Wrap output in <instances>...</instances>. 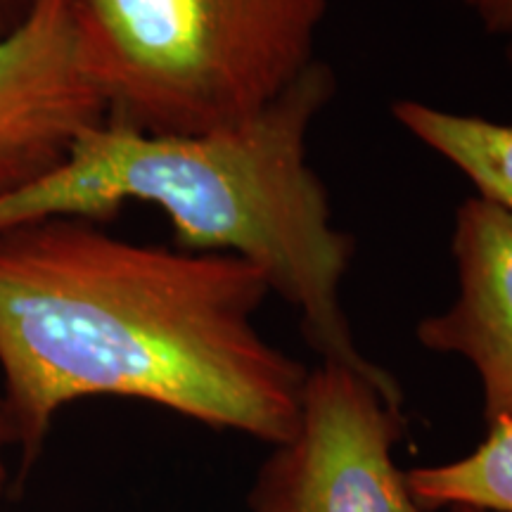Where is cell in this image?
<instances>
[{"label": "cell", "mask_w": 512, "mask_h": 512, "mask_svg": "<svg viewBox=\"0 0 512 512\" xmlns=\"http://www.w3.org/2000/svg\"><path fill=\"white\" fill-rule=\"evenodd\" d=\"M451 512H482V510H472V508H453Z\"/></svg>", "instance_id": "4fadbf2b"}, {"label": "cell", "mask_w": 512, "mask_h": 512, "mask_svg": "<svg viewBox=\"0 0 512 512\" xmlns=\"http://www.w3.org/2000/svg\"><path fill=\"white\" fill-rule=\"evenodd\" d=\"M12 451H17V432L15 425H12V415L8 408V401H5L3 387H0V494L8 489L12 467H10V456Z\"/></svg>", "instance_id": "30bf717a"}, {"label": "cell", "mask_w": 512, "mask_h": 512, "mask_svg": "<svg viewBox=\"0 0 512 512\" xmlns=\"http://www.w3.org/2000/svg\"><path fill=\"white\" fill-rule=\"evenodd\" d=\"M5 3H10L12 8H15L19 15H24V12H27V5H29V0H5Z\"/></svg>", "instance_id": "7c38bea8"}, {"label": "cell", "mask_w": 512, "mask_h": 512, "mask_svg": "<svg viewBox=\"0 0 512 512\" xmlns=\"http://www.w3.org/2000/svg\"><path fill=\"white\" fill-rule=\"evenodd\" d=\"M268 294L240 256L138 245L93 221L0 233V377L24 465L91 396L290 441L309 370L256 328Z\"/></svg>", "instance_id": "6da1fadb"}, {"label": "cell", "mask_w": 512, "mask_h": 512, "mask_svg": "<svg viewBox=\"0 0 512 512\" xmlns=\"http://www.w3.org/2000/svg\"><path fill=\"white\" fill-rule=\"evenodd\" d=\"M392 117L408 136L458 169L475 185L477 197L512 214V124L411 98L392 102Z\"/></svg>", "instance_id": "52a82bcc"}, {"label": "cell", "mask_w": 512, "mask_h": 512, "mask_svg": "<svg viewBox=\"0 0 512 512\" xmlns=\"http://www.w3.org/2000/svg\"><path fill=\"white\" fill-rule=\"evenodd\" d=\"M107 121L81 57L74 0H29L0 38V200L62 164L74 140Z\"/></svg>", "instance_id": "5b68a950"}, {"label": "cell", "mask_w": 512, "mask_h": 512, "mask_svg": "<svg viewBox=\"0 0 512 512\" xmlns=\"http://www.w3.org/2000/svg\"><path fill=\"white\" fill-rule=\"evenodd\" d=\"M22 19V15L12 8L10 3H5V0H0V38H5L10 34L12 29H15V24Z\"/></svg>", "instance_id": "8fae6325"}, {"label": "cell", "mask_w": 512, "mask_h": 512, "mask_svg": "<svg viewBox=\"0 0 512 512\" xmlns=\"http://www.w3.org/2000/svg\"><path fill=\"white\" fill-rule=\"evenodd\" d=\"M337 91L316 60L259 114L219 131L157 136L121 124L88 128L50 174L0 200V233L46 219L107 221L128 202L155 204L185 252H223L259 268L294 306L323 361L387 370L356 347L342 309L354 238L335 226L309 136Z\"/></svg>", "instance_id": "7a4b0ae2"}, {"label": "cell", "mask_w": 512, "mask_h": 512, "mask_svg": "<svg viewBox=\"0 0 512 512\" xmlns=\"http://www.w3.org/2000/svg\"><path fill=\"white\" fill-rule=\"evenodd\" d=\"M486 36L501 43L503 57L512 69V0H458Z\"/></svg>", "instance_id": "9c48e42d"}, {"label": "cell", "mask_w": 512, "mask_h": 512, "mask_svg": "<svg viewBox=\"0 0 512 512\" xmlns=\"http://www.w3.org/2000/svg\"><path fill=\"white\" fill-rule=\"evenodd\" d=\"M456 297L425 316L415 337L434 354L460 356L482 387L486 425L512 418V214L470 197L458 204L451 233Z\"/></svg>", "instance_id": "8992f818"}, {"label": "cell", "mask_w": 512, "mask_h": 512, "mask_svg": "<svg viewBox=\"0 0 512 512\" xmlns=\"http://www.w3.org/2000/svg\"><path fill=\"white\" fill-rule=\"evenodd\" d=\"M406 484L422 512H512V418L489 425L486 439L467 456L408 470Z\"/></svg>", "instance_id": "ba28073f"}, {"label": "cell", "mask_w": 512, "mask_h": 512, "mask_svg": "<svg viewBox=\"0 0 512 512\" xmlns=\"http://www.w3.org/2000/svg\"><path fill=\"white\" fill-rule=\"evenodd\" d=\"M403 430L392 375L320 361L306 375L297 432L256 475L249 512H422L394 463Z\"/></svg>", "instance_id": "277c9868"}, {"label": "cell", "mask_w": 512, "mask_h": 512, "mask_svg": "<svg viewBox=\"0 0 512 512\" xmlns=\"http://www.w3.org/2000/svg\"><path fill=\"white\" fill-rule=\"evenodd\" d=\"M330 0H74L107 121L157 136L259 114L311 67Z\"/></svg>", "instance_id": "3957f363"}]
</instances>
